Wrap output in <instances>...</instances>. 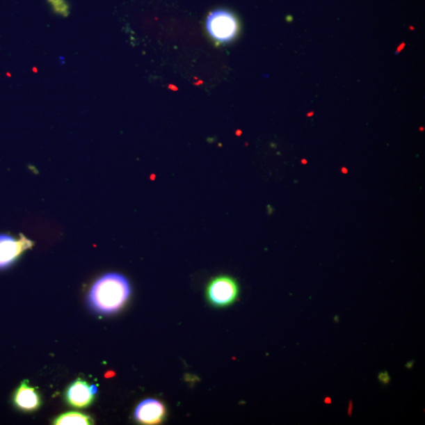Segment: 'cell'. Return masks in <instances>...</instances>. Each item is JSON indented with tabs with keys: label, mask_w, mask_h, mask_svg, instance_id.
Listing matches in <instances>:
<instances>
[{
	"label": "cell",
	"mask_w": 425,
	"mask_h": 425,
	"mask_svg": "<svg viewBox=\"0 0 425 425\" xmlns=\"http://www.w3.org/2000/svg\"><path fill=\"white\" fill-rule=\"evenodd\" d=\"M54 14L67 17L70 14V4L67 0H47Z\"/></svg>",
	"instance_id": "obj_9"
},
{
	"label": "cell",
	"mask_w": 425,
	"mask_h": 425,
	"mask_svg": "<svg viewBox=\"0 0 425 425\" xmlns=\"http://www.w3.org/2000/svg\"><path fill=\"white\" fill-rule=\"evenodd\" d=\"M414 364H415V362H414V361H411V362H407V363L406 364V367L407 369H412V366H414Z\"/></svg>",
	"instance_id": "obj_12"
},
{
	"label": "cell",
	"mask_w": 425,
	"mask_h": 425,
	"mask_svg": "<svg viewBox=\"0 0 425 425\" xmlns=\"http://www.w3.org/2000/svg\"><path fill=\"white\" fill-rule=\"evenodd\" d=\"M325 403H326V404H331V403H332V400H331V399H330V398H329V397H326V398L325 399Z\"/></svg>",
	"instance_id": "obj_13"
},
{
	"label": "cell",
	"mask_w": 425,
	"mask_h": 425,
	"mask_svg": "<svg viewBox=\"0 0 425 425\" xmlns=\"http://www.w3.org/2000/svg\"><path fill=\"white\" fill-rule=\"evenodd\" d=\"M28 380H24L13 394V403L17 409L23 411H33L39 408L40 399L39 394L30 387Z\"/></svg>",
	"instance_id": "obj_6"
},
{
	"label": "cell",
	"mask_w": 425,
	"mask_h": 425,
	"mask_svg": "<svg viewBox=\"0 0 425 425\" xmlns=\"http://www.w3.org/2000/svg\"><path fill=\"white\" fill-rule=\"evenodd\" d=\"M206 28L215 42L227 45L236 38L239 26L237 17L230 10L217 9L208 15Z\"/></svg>",
	"instance_id": "obj_2"
},
{
	"label": "cell",
	"mask_w": 425,
	"mask_h": 425,
	"mask_svg": "<svg viewBox=\"0 0 425 425\" xmlns=\"http://www.w3.org/2000/svg\"><path fill=\"white\" fill-rule=\"evenodd\" d=\"M56 425H89L93 424V420L88 415L77 412H70L58 416L53 422Z\"/></svg>",
	"instance_id": "obj_8"
},
{
	"label": "cell",
	"mask_w": 425,
	"mask_h": 425,
	"mask_svg": "<svg viewBox=\"0 0 425 425\" xmlns=\"http://www.w3.org/2000/svg\"><path fill=\"white\" fill-rule=\"evenodd\" d=\"M94 394L92 386L79 379L68 387L67 400L76 408H86L93 403Z\"/></svg>",
	"instance_id": "obj_7"
},
{
	"label": "cell",
	"mask_w": 425,
	"mask_h": 425,
	"mask_svg": "<svg viewBox=\"0 0 425 425\" xmlns=\"http://www.w3.org/2000/svg\"><path fill=\"white\" fill-rule=\"evenodd\" d=\"M378 379L380 382L383 383V384H385V385L389 384V382L391 381V377L390 376H389L387 371H385V372L380 373L378 376Z\"/></svg>",
	"instance_id": "obj_10"
},
{
	"label": "cell",
	"mask_w": 425,
	"mask_h": 425,
	"mask_svg": "<svg viewBox=\"0 0 425 425\" xmlns=\"http://www.w3.org/2000/svg\"><path fill=\"white\" fill-rule=\"evenodd\" d=\"M34 243L24 235L16 238L7 233H0V271L14 265L26 250Z\"/></svg>",
	"instance_id": "obj_4"
},
{
	"label": "cell",
	"mask_w": 425,
	"mask_h": 425,
	"mask_svg": "<svg viewBox=\"0 0 425 425\" xmlns=\"http://www.w3.org/2000/svg\"><path fill=\"white\" fill-rule=\"evenodd\" d=\"M353 406H354V405H353L352 401H350L349 407H348V415H349V416H351V415H352Z\"/></svg>",
	"instance_id": "obj_11"
},
{
	"label": "cell",
	"mask_w": 425,
	"mask_h": 425,
	"mask_svg": "<svg viewBox=\"0 0 425 425\" xmlns=\"http://www.w3.org/2000/svg\"><path fill=\"white\" fill-rule=\"evenodd\" d=\"M166 409L163 403L153 399L143 401L137 406L134 417L136 422L143 424H158L164 421Z\"/></svg>",
	"instance_id": "obj_5"
},
{
	"label": "cell",
	"mask_w": 425,
	"mask_h": 425,
	"mask_svg": "<svg viewBox=\"0 0 425 425\" xmlns=\"http://www.w3.org/2000/svg\"><path fill=\"white\" fill-rule=\"evenodd\" d=\"M239 286L236 281L229 276L214 278L207 287V298L209 303L216 307L230 306L236 300Z\"/></svg>",
	"instance_id": "obj_3"
},
{
	"label": "cell",
	"mask_w": 425,
	"mask_h": 425,
	"mask_svg": "<svg viewBox=\"0 0 425 425\" xmlns=\"http://www.w3.org/2000/svg\"><path fill=\"white\" fill-rule=\"evenodd\" d=\"M335 321H336L337 322L339 321V316H337L336 317H335Z\"/></svg>",
	"instance_id": "obj_14"
},
{
	"label": "cell",
	"mask_w": 425,
	"mask_h": 425,
	"mask_svg": "<svg viewBox=\"0 0 425 425\" xmlns=\"http://www.w3.org/2000/svg\"><path fill=\"white\" fill-rule=\"evenodd\" d=\"M131 286L127 278L111 273L104 275L92 287L88 300L90 306L102 314L118 312L128 301Z\"/></svg>",
	"instance_id": "obj_1"
}]
</instances>
